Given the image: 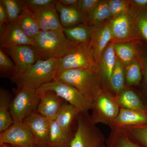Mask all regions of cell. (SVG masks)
<instances>
[{
	"label": "cell",
	"mask_w": 147,
	"mask_h": 147,
	"mask_svg": "<svg viewBox=\"0 0 147 147\" xmlns=\"http://www.w3.org/2000/svg\"><path fill=\"white\" fill-rule=\"evenodd\" d=\"M55 79L76 88L92 102L104 90L95 65L89 68L58 72Z\"/></svg>",
	"instance_id": "6da1fadb"
},
{
	"label": "cell",
	"mask_w": 147,
	"mask_h": 147,
	"mask_svg": "<svg viewBox=\"0 0 147 147\" xmlns=\"http://www.w3.org/2000/svg\"><path fill=\"white\" fill-rule=\"evenodd\" d=\"M80 44L70 41L63 32L40 31L34 39L41 60L59 59L71 53Z\"/></svg>",
	"instance_id": "7a4b0ae2"
},
{
	"label": "cell",
	"mask_w": 147,
	"mask_h": 147,
	"mask_svg": "<svg viewBox=\"0 0 147 147\" xmlns=\"http://www.w3.org/2000/svg\"><path fill=\"white\" fill-rule=\"evenodd\" d=\"M57 59H39L23 73H18L13 80L18 90L26 88L37 90L54 80L57 73Z\"/></svg>",
	"instance_id": "3957f363"
},
{
	"label": "cell",
	"mask_w": 147,
	"mask_h": 147,
	"mask_svg": "<svg viewBox=\"0 0 147 147\" xmlns=\"http://www.w3.org/2000/svg\"><path fill=\"white\" fill-rule=\"evenodd\" d=\"M69 147H107L106 140L89 112H80L76 130Z\"/></svg>",
	"instance_id": "277c9868"
},
{
	"label": "cell",
	"mask_w": 147,
	"mask_h": 147,
	"mask_svg": "<svg viewBox=\"0 0 147 147\" xmlns=\"http://www.w3.org/2000/svg\"><path fill=\"white\" fill-rule=\"evenodd\" d=\"M48 91L54 92L58 96L73 105L80 112H89L91 109L92 102L78 90L58 79H55L43 84L37 90L39 94Z\"/></svg>",
	"instance_id": "5b68a950"
},
{
	"label": "cell",
	"mask_w": 147,
	"mask_h": 147,
	"mask_svg": "<svg viewBox=\"0 0 147 147\" xmlns=\"http://www.w3.org/2000/svg\"><path fill=\"white\" fill-rule=\"evenodd\" d=\"M40 99V95L36 89L26 88L18 90L10 104V114L13 122H23L36 112Z\"/></svg>",
	"instance_id": "8992f818"
},
{
	"label": "cell",
	"mask_w": 147,
	"mask_h": 147,
	"mask_svg": "<svg viewBox=\"0 0 147 147\" xmlns=\"http://www.w3.org/2000/svg\"><path fill=\"white\" fill-rule=\"evenodd\" d=\"M120 108L115 98L109 92L103 90L92 102V121L96 124H103L110 127Z\"/></svg>",
	"instance_id": "52a82bcc"
},
{
	"label": "cell",
	"mask_w": 147,
	"mask_h": 147,
	"mask_svg": "<svg viewBox=\"0 0 147 147\" xmlns=\"http://www.w3.org/2000/svg\"><path fill=\"white\" fill-rule=\"evenodd\" d=\"M57 73L70 69L92 67L95 62L90 42L79 44L73 52L57 59Z\"/></svg>",
	"instance_id": "ba28073f"
},
{
	"label": "cell",
	"mask_w": 147,
	"mask_h": 147,
	"mask_svg": "<svg viewBox=\"0 0 147 147\" xmlns=\"http://www.w3.org/2000/svg\"><path fill=\"white\" fill-rule=\"evenodd\" d=\"M7 144L15 147H36L34 139L23 122L14 121L11 126L0 133V145Z\"/></svg>",
	"instance_id": "9c48e42d"
},
{
	"label": "cell",
	"mask_w": 147,
	"mask_h": 147,
	"mask_svg": "<svg viewBox=\"0 0 147 147\" xmlns=\"http://www.w3.org/2000/svg\"><path fill=\"white\" fill-rule=\"evenodd\" d=\"M3 50L12 59L18 73H23L38 60L41 59L39 51L33 45H17Z\"/></svg>",
	"instance_id": "30bf717a"
},
{
	"label": "cell",
	"mask_w": 147,
	"mask_h": 147,
	"mask_svg": "<svg viewBox=\"0 0 147 147\" xmlns=\"http://www.w3.org/2000/svg\"><path fill=\"white\" fill-rule=\"evenodd\" d=\"M30 10L40 30L63 32V28L61 24L55 3Z\"/></svg>",
	"instance_id": "8fae6325"
},
{
	"label": "cell",
	"mask_w": 147,
	"mask_h": 147,
	"mask_svg": "<svg viewBox=\"0 0 147 147\" xmlns=\"http://www.w3.org/2000/svg\"><path fill=\"white\" fill-rule=\"evenodd\" d=\"M50 121L36 112L31 114L23 121L31 132L36 146H47Z\"/></svg>",
	"instance_id": "7c38bea8"
},
{
	"label": "cell",
	"mask_w": 147,
	"mask_h": 147,
	"mask_svg": "<svg viewBox=\"0 0 147 147\" xmlns=\"http://www.w3.org/2000/svg\"><path fill=\"white\" fill-rule=\"evenodd\" d=\"M34 45L15 22H8L0 28V47L6 49L21 45Z\"/></svg>",
	"instance_id": "4fadbf2b"
},
{
	"label": "cell",
	"mask_w": 147,
	"mask_h": 147,
	"mask_svg": "<svg viewBox=\"0 0 147 147\" xmlns=\"http://www.w3.org/2000/svg\"><path fill=\"white\" fill-rule=\"evenodd\" d=\"M91 27V39L90 43L93 50L96 64L100 61L104 50L113 39L110 30V22L100 27L94 26Z\"/></svg>",
	"instance_id": "5bb4252c"
},
{
	"label": "cell",
	"mask_w": 147,
	"mask_h": 147,
	"mask_svg": "<svg viewBox=\"0 0 147 147\" xmlns=\"http://www.w3.org/2000/svg\"><path fill=\"white\" fill-rule=\"evenodd\" d=\"M114 42L109 43L105 48L99 62L96 64L103 89L108 91L111 75L115 68L117 57L114 50Z\"/></svg>",
	"instance_id": "9a60e30c"
},
{
	"label": "cell",
	"mask_w": 147,
	"mask_h": 147,
	"mask_svg": "<svg viewBox=\"0 0 147 147\" xmlns=\"http://www.w3.org/2000/svg\"><path fill=\"white\" fill-rule=\"evenodd\" d=\"M133 22L131 14L128 11L110 22V26L113 39L128 40L133 38Z\"/></svg>",
	"instance_id": "2e32d148"
},
{
	"label": "cell",
	"mask_w": 147,
	"mask_h": 147,
	"mask_svg": "<svg viewBox=\"0 0 147 147\" xmlns=\"http://www.w3.org/2000/svg\"><path fill=\"white\" fill-rule=\"evenodd\" d=\"M39 95L40 99L37 112L50 120H55L65 100L51 91Z\"/></svg>",
	"instance_id": "e0dca14e"
},
{
	"label": "cell",
	"mask_w": 147,
	"mask_h": 147,
	"mask_svg": "<svg viewBox=\"0 0 147 147\" xmlns=\"http://www.w3.org/2000/svg\"><path fill=\"white\" fill-rule=\"evenodd\" d=\"M146 123V113L120 108L118 114L110 128L111 129H118L122 127Z\"/></svg>",
	"instance_id": "ac0fdd59"
},
{
	"label": "cell",
	"mask_w": 147,
	"mask_h": 147,
	"mask_svg": "<svg viewBox=\"0 0 147 147\" xmlns=\"http://www.w3.org/2000/svg\"><path fill=\"white\" fill-rule=\"evenodd\" d=\"M115 98L120 108L147 114V107L144 103L142 96L132 89L125 87Z\"/></svg>",
	"instance_id": "d6986e66"
},
{
	"label": "cell",
	"mask_w": 147,
	"mask_h": 147,
	"mask_svg": "<svg viewBox=\"0 0 147 147\" xmlns=\"http://www.w3.org/2000/svg\"><path fill=\"white\" fill-rule=\"evenodd\" d=\"M60 21L63 28L74 26L80 24H86V19L77 7L67 6L58 1L55 3Z\"/></svg>",
	"instance_id": "ffe728a7"
},
{
	"label": "cell",
	"mask_w": 147,
	"mask_h": 147,
	"mask_svg": "<svg viewBox=\"0 0 147 147\" xmlns=\"http://www.w3.org/2000/svg\"><path fill=\"white\" fill-rule=\"evenodd\" d=\"M74 133L66 132L55 120L50 121L47 146L50 147H69Z\"/></svg>",
	"instance_id": "44dd1931"
},
{
	"label": "cell",
	"mask_w": 147,
	"mask_h": 147,
	"mask_svg": "<svg viewBox=\"0 0 147 147\" xmlns=\"http://www.w3.org/2000/svg\"><path fill=\"white\" fill-rule=\"evenodd\" d=\"M79 112L77 108L65 101L55 120L66 132L74 133L71 131L72 126L77 121V116Z\"/></svg>",
	"instance_id": "7402d4cb"
},
{
	"label": "cell",
	"mask_w": 147,
	"mask_h": 147,
	"mask_svg": "<svg viewBox=\"0 0 147 147\" xmlns=\"http://www.w3.org/2000/svg\"><path fill=\"white\" fill-rule=\"evenodd\" d=\"M14 22L18 25L28 38L33 40L41 31L32 13L26 6Z\"/></svg>",
	"instance_id": "603a6c76"
},
{
	"label": "cell",
	"mask_w": 147,
	"mask_h": 147,
	"mask_svg": "<svg viewBox=\"0 0 147 147\" xmlns=\"http://www.w3.org/2000/svg\"><path fill=\"white\" fill-rule=\"evenodd\" d=\"M125 65L117 57V62L111 75L108 91L115 98L125 88Z\"/></svg>",
	"instance_id": "cb8c5ba5"
},
{
	"label": "cell",
	"mask_w": 147,
	"mask_h": 147,
	"mask_svg": "<svg viewBox=\"0 0 147 147\" xmlns=\"http://www.w3.org/2000/svg\"><path fill=\"white\" fill-rule=\"evenodd\" d=\"M11 100L8 91L1 88L0 90V132L5 131L11 126L13 121L10 112Z\"/></svg>",
	"instance_id": "d4e9b609"
},
{
	"label": "cell",
	"mask_w": 147,
	"mask_h": 147,
	"mask_svg": "<svg viewBox=\"0 0 147 147\" xmlns=\"http://www.w3.org/2000/svg\"><path fill=\"white\" fill-rule=\"evenodd\" d=\"M63 32L66 37L72 42L78 44L90 42L91 29L86 24L63 28Z\"/></svg>",
	"instance_id": "484cf974"
},
{
	"label": "cell",
	"mask_w": 147,
	"mask_h": 147,
	"mask_svg": "<svg viewBox=\"0 0 147 147\" xmlns=\"http://www.w3.org/2000/svg\"><path fill=\"white\" fill-rule=\"evenodd\" d=\"M131 12L136 33L147 43V7L143 9L134 7Z\"/></svg>",
	"instance_id": "4316f807"
},
{
	"label": "cell",
	"mask_w": 147,
	"mask_h": 147,
	"mask_svg": "<svg viewBox=\"0 0 147 147\" xmlns=\"http://www.w3.org/2000/svg\"><path fill=\"white\" fill-rule=\"evenodd\" d=\"M117 129L141 147H147V123Z\"/></svg>",
	"instance_id": "83f0119b"
},
{
	"label": "cell",
	"mask_w": 147,
	"mask_h": 147,
	"mask_svg": "<svg viewBox=\"0 0 147 147\" xmlns=\"http://www.w3.org/2000/svg\"><path fill=\"white\" fill-rule=\"evenodd\" d=\"M125 86H138L143 79L142 69L138 57L125 65Z\"/></svg>",
	"instance_id": "f1b7e54d"
},
{
	"label": "cell",
	"mask_w": 147,
	"mask_h": 147,
	"mask_svg": "<svg viewBox=\"0 0 147 147\" xmlns=\"http://www.w3.org/2000/svg\"><path fill=\"white\" fill-rule=\"evenodd\" d=\"M112 17L108 1H101L87 16L86 22L92 26H98L100 23Z\"/></svg>",
	"instance_id": "f546056e"
},
{
	"label": "cell",
	"mask_w": 147,
	"mask_h": 147,
	"mask_svg": "<svg viewBox=\"0 0 147 147\" xmlns=\"http://www.w3.org/2000/svg\"><path fill=\"white\" fill-rule=\"evenodd\" d=\"M116 56L125 65L128 64L138 57L139 52L134 45L124 42H114Z\"/></svg>",
	"instance_id": "4dcf8cb0"
},
{
	"label": "cell",
	"mask_w": 147,
	"mask_h": 147,
	"mask_svg": "<svg viewBox=\"0 0 147 147\" xmlns=\"http://www.w3.org/2000/svg\"><path fill=\"white\" fill-rule=\"evenodd\" d=\"M107 147H142L117 129H111L108 139Z\"/></svg>",
	"instance_id": "1f68e13d"
},
{
	"label": "cell",
	"mask_w": 147,
	"mask_h": 147,
	"mask_svg": "<svg viewBox=\"0 0 147 147\" xmlns=\"http://www.w3.org/2000/svg\"><path fill=\"white\" fill-rule=\"evenodd\" d=\"M5 50L0 47V71L1 75L10 78L13 81L18 73V69Z\"/></svg>",
	"instance_id": "d6a6232c"
},
{
	"label": "cell",
	"mask_w": 147,
	"mask_h": 147,
	"mask_svg": "<svg viewBox=\"0 0 147 147\" xmlns=\"http://www.w3.org/2000/svg\"><path fill=\"white\" fill-rule=\"evenodd\" d=\"M5 7L8 21L13 23L17 20L26 7L24 0H1Z\"/></svg>",
	"instance_id": "836d02e7"
},
{
	"label": "cell",
	"mask_w": 147,
	"mask_h": 147,
	"mask_svg": "<svg viewBox=\"0 0 147 147\" xmlns=\"http://www.w3.org/2000/svg\"><path fill=\"white\" fill-rule=\"evenodd\" d=\"M108 5L113 18H117L127 11V3L123 0L108 1Z\"/></svg>",
	"instance_id": "e575fe53"
},
{
	"label": "cell",
	"mask_w": 147,
	"mask_h": 147,
	"mask_svg": "<svg viewBox=\"0 0 147 147\" xmlns=\"http://www.w3.org/2000/svg\"><path fill=\"white\" fill-rule=\"evenodd\" d=\"M101 1L99 0H79L78 1V9L85 16H87Z\"/></svg>",
	"instance_id": "d590c367"
},
{
	"label": "cell",
	"mask_w": 147,
	"mask_h": 147,
	"mask_svg": "<svg viewBox=\"0 0 147 147\" xmlns=\"http://www.w3.org/2000/svg\"><path fill=\"white\" fill-rule=\"evenodd\" d=\"M138 59L142 67V75L144 79L145 88L147 90V46H142L141 51L139 52Z\"/></svg>",
	"instance_id": "8d00e7d4"
},
{
	"label": "cell",
	"mask_w": 147,
	"mask_h": 147,
	"mask_svg": "<svg viewBox=\"0 0 147 147\" xmlns=\"http://www.w3.org/2000/svg\"><path fill=\"white\" fill-rule=\"evenodd\" d=\"M25 5L29 9H33L55 4V0H24Z\"/></svg>",
	"instance_id": "74e56055"
},
{
	"label": "cell",
	"mask_w": 147,
	"mask_h": 147,
	"mask_svg": "<svg viewBox=\"0 0 147 147\" xmlns=\"http://www.w3.org/2000/svg\"><path fill=\"white\" fill-rule=\"evenodd\" d=\"M8 22V17L5 7L0 1V28Z\"/></svg>",
	"instance_id": "f35d334b"
},
{
	"label": "cell",
	"mask_w": 147,
	"mask_h": 147,
	"mask_svg": "<svg viewBox=\"0 0 147 147\" xmlns=\"http://www.w3.org/2000/svg\"><path fill=\"white\" fill-rule=\"evenodd\" d=\"M134 7L138 9L144 8L147 7V0H134L131 1Z\"/></svg>",
	"instance_id": "ab89813d"
},
{
	"label": "cell",
	"mask_w": 147,
	"mask_h": 147,
	"mask_svg": "<svg viewBox=\"0 0 147 147\" xmlns=\"http://www.w3.org/2000/svg\"><path fill=\"white\" fill-rule=\"evenodd\" d=\"M59 2L67 6L76 7L78 8V0H58Z\"/></svg>",
	"instance_id": "60d3db41"
},
{
	"label": "cell",
	"mask_w": 147,
	"mask_h": 147,
	"mask_svg": "<svg viewBox=\"0 0 147 147\" xmlns=\"http://www.w3.org/2000/svg\"><path fill=\"white\" fill-rule=\"evenodd\" d=\"M0 147H15L13 146H11L9 144H3L0 145Z\"/></svg>",
	"instance_id": "b9f144b4"
},
{
	"label": "cell",
	"mask_w": 147,
	"mask_h": 147,
	"mask_svg": "<svg viewBox=\"0 0 147 147\" xmlns=\"http://www.w3.org/2000/svg\"><path fill=\"white\" fill-rule=\"evenodd\" d=\"M36 147H50L49 146H36Z\"/></svg>",
	"instance_id": "7bdbcfd3"
}]
</instances>
